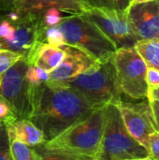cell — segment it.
<instances>
[{"label":"cell","mask_w":159,"mask_h":160,"mask_svg":"<svg viewBox=\"0 0 159 160\" xmlns=\"http://www.w3.org/2000/svg\"><path fill=\"white\" fill-rule=\"evenodd\" d=\"M29 120L44 134L45 142L97 110L63 82L48 81L30 86Z\"/></svg>","instance_id":"cell-1"},{"label":"cell","mask_w":159,"mask_h":160,"mask_svg":"<svg viewBox=\"0 0 159 160\" xmlns=\"http://www.w3.org/2000/svg\"><path fill=\"white\" fill-rule=\"evenodd\" d=\"M104 108L96 110L55 138L36 147L48 151L67 152L96 159L100 150L104 129Z\"/></svg>","instance_id":"cell-2"},{"label":"cell","mask_w":159,"mask_h":160,"mask_svg":"<svg viewBox=\"0 0 159 160\" xmlns=\"http://www.w3.org/2000/svg\"><path fill=\"white\" fill-rule=\"evenodd\" d=\"M63 83L78 92L97 109L116 104L121 100L122 94L117 86L112 57L98 61L82 73Z\"/></svg>","instance_id":"cell-3"},{"label":"cell","mask_w":159,"mask_h":160,"mask_svg":"<svg viewBox=\"0 0 159 160\" xmlns=\"http://www.w3.org/2000/svg\"><path fill=\"white\" fill-rule=\"evenodd\" d=\"M104 129L96 160H127L149 157L148 151L127 130L116 104L104 108Z\"/></svg>","instance_id":"cell-4"},{"label":"cell","mask_w":159,"mask_h":160,"mask_svg":"<svg viewBox=\"0 0 159 160\" xmlns=\"http://www.w3.org/2000/svg\"><path fill=\"white\" fill-rule=\"evenodd\" d=\"M55 26L62 32L66 44L83 51L98 61L112 57L117 50L112 40L83 14L65 17Z\"/></svg>","instance_id":"cell-5"},{"label":"cell","mask_w":159,"mask_h":160,"mask_svg":"<svg viewBox=\"0 0 159 160\" xmlns=\"http://www.w3.org/2000/svg\"><path fill=\"white\" fill-rule=\"evenodd\" d=\"M117 86L121 94L134 99H147L148 67L135 47L121 48L112 55Z\"/></svg>","instance_id":"cell-6"},{"label":"cell","mask_w":159,"mask_h":160,"mask_svg":"<svg viewBox=\"0 0 159 160\" xmlns=\"http://www.w3.org/2000/svg\"><path fill=\"white\" fill-rule=\"evenodd\" d=\"M28 64L21 59L1 76L0 97L10 106L17 119H29L30 85L25 79Z\"/></svg>","instance_id":"cell-7"},{"label":"cell","mask_w":159,"mask_h":160,"mask_svg":"<svg viewBox=\"0 0 159 160\" xmlns=\"http://www.w3.org/2000/svg\"><path fill=\"white\" fill-rule=\"evenodd\" d=\"M83 15L112 40L117 50L134 47L139 41L131 28L127 10L87 8Z\"/></svg>","instance_id":"cell-8"},{"label":"cell","mask_w":159,"mask_h":160,"mask_svg":"<svg viewBox=\"0 0 159 160\" xmlns=\"http://www.w3.org/2000/svg\"><path fill=\"white\" fill-rule=\"evenodd\" d=\"M116 105L128 133L148 151L150 135L157 131L149 100L131 103L121 99Z\"/></svg>","instance_id":"cell-9"},{"label":"cell","mask_w":159,"mask_h":160,"mask_svg":"<svg viewBox=\"0 0 159 160\" xmlns=\"http://www.w3.org/2000/svg\"><path fill=\"white\" fill-rule=\"evenodd\" d=\"M131 28L139 40L159 38V5L157 0L133 4L127 9Z\"/></svg>","instance_id":"cell-10"},{"label":"cell","mask_w":159,"mask_h":160,"mask_svg":"<svg viewBox=\"0 0 159 160\" xmlns=\"http://www.w3.org/2000/svg\"><path fill=\"white\" fill-rule=\"evenodd\" d=\"M22 18L11 22L15 31L11 38L1 39L0 49H7L21 53L24 58L38 40L39 20L37 15L22 13ZM10 22V21H9Z\"/></svg>","instance_id":"cell-11"},{"label":"cell","mask_w":159,"mask_h":160,"mask_svg":"<svg viewBox=\"0 0 159 160\" xmlns=\"http://www.w3.org/2000/svg\"><path fill=\"white\" fill-rule=\"evenodd\" d=\"M61 48L65 51V57L62 62L49 73V81L51 82H65L98 62L95 57L76 47L66 44Z\"/></svg>","instance_id":"cell-12"},{"label":"cell","mask_w":159,"mask_h":160,"mask_svg":"<svg viewBox=\"0 0 159 160\" xmlns=\"http://www.w3.org/2000/svg\"><path fill=\"white\" fill-rule=\"evenodd\" d=\"M13 8L20 13L34 15L49 8H57L68 16L83 14L87 9L82 0H15Z\"/></svg>","instance_id":"cell-13"},{"label":"cell","mask_w":159,"mask_h":160,"mask_svg":"<svg viewBox=\"0 0 159 160\" xmlns=\"http://www.w3.org/2000/svg\"><path fill=\"white\" fill-rule=\"evenodd\" d=\"M65 51L62 48L37 41L25 60L28 65H33L48 73L53 70L64 59Z\"/></svg>","instance_id":"cell-14"},{"label":"cell","mask_w":159,"mask_h":160,"mask_svg":"<svg viewBox=\"0 0 159 160\" xmlns=\"http://www.w3.org/2000/svg\"><path fill=\"white\" fill-rule=\"evenodd\" d=\"M6 126L9 142L17 141L31 147H36L45 142V137L41 129L29 119H17Z\"/></svg>","instance_id":"cell-15"},{"label":"cell","mask_w":159,"mask_h":160,"mask_svg":"<svg viewBox=\"0 0 159 160\" xmlns=\"http://www.w3.org/2000/svg\"><path fill=\"white\" fill-rule=\"evenodd\" d=\"M134 47L148 68L159 71V38L139 40Z\"/></svg>","instance_id":"cell-16"},{"label":"cell","mask_w":159,"mask_h":160,"mask_svg":"<svg viewBox=\"0 0 159 160\" xmlns=\"http://www.w3.org/2000/svg\"><path fill=\"white\" fill-rule=\"evenodd\" d=\"M10 153L12 160H39V154L34 147L17 141L10 142Z\"/></svg>","instance_id":"cell-17"},{"label":"cell","mask_w":159,"mask_h":160,"mask_svg":"<svg viewBox=\"0 0 159 160\" xmlns=\"http://www.w3.org/2000/svg\"><path fill=\"white\" fill-rule=\"evenodd\" d=\"M86 8H108L127 10L132 0H82Z\"/></svg>","instance_id":"cell-18"},{"label":"cell","mask_w":159,"mask_h":160,"mask_svg":"<svg viewBox=\"0 0 159 160\" xmlns=\"http://www.w3.org/2000/svg\"><path fill=\"white\" fill-rule=\"evenodd\" d=\"M39 154V160H96L92 158L75 155L62 151H48L38 147H34Z\"/></svg>","instance_id":"cell-19"},{"label":"cell","mask_w":159,"mask_h":160,"mask_svg":"<svg viewBox=\"0 0 159 160\" xmlns=\"http://www.w3.org/2000/svg\"><path fill=\"white\" fill-rule=\"evenodd\" d=\"M21 59H25L21 53L7 49H0V76Z\"/></svg>","instance_id":"cell-20"},{"label":"cell","mask_w":159,"mask_h":160,"mask_svg":"<svg viewBox=\"0 0 159 160\" xmlns=\"http://www.w3.org/2000/svg\"><path fill=\"white\" fill-rule=\"evenodd\" d=\"M25 79L30 86H37L50 80L49 73L33 66L28 65L25 70Z\"/></svg>","instance_id":"cell-21"},{"label":"cell","mask_w":159,"mask_h":160,"mask_svg":"<svg viewBox=\"0 0 159 160\" xmlns=\"http://www.w3.org/2000/svg\"><path fill=\"white\" fill-rule=\"evenodd\" d=\"M67 16H63V12L57 8H49L43 11L41 22H39L42 27H52L55 26Z\"/></svg>","instance_id":"cell-22"},{"label":"cell","mask_w":159,"mask_h":160,"mask_svg":"<svg viewBox=\"0 0 159 160\" xmlns=\"http://www.w3.org/2000/svg\"><path fill=\"white\" fill-rule=\"evenodd\" d=\"M0 160H12L10 142L7 133V126L0 125Z\"/></svg>","instance_id":"cell-23"},{"label":"cell","mask_w":159,"mask_h":160,"mask_svg":"<svg viewBox=\"0 0 159 160\" xmlns=\"http://www.w3.org/2000/svg\"><path fill=\"white\" fill-rule=\"evenodd\" d=\"M17 120L10 106L0 97V125H8Z\"/></svg>","instance_id":"cell-24"},{"label":"cell","mask_w":159,"mask_h":160,"mask_svg":"<svg viewBox=\"0 0 159 160\" xmlns=\"http://www.w3.org/2000/svg\"><path fill=\"white\" fill-rule=\"evenodd\" d=\"M149 157L155 160H159V132L155 131L150 135L148 144Z\"/></svg>","instance_id":"cell-25"},{"label":"cell","mask_w":159,"mask_h":160,"mask_svg":"<svg viewBox=\"0 0 159 160\" xmlns=\"http://www.w3.org/2000/svg\"><path fill=\"white\" fill-rule=\"evenodd\" d=\"M146 82H147L149 90L159 88L158 70L152 68H148L146 71Z\"/></svg>","instance_id":"cell-26"},{"label":"cell","mask_w":159,"mask_h":160,"mask_svg":"<svg viewBox=\"0 0 159 160\" xmlns=\"http://www.w3.org/2000/svg\"><path fill=\"white\" fill-rule=\"evenodd\" d=\"M15 31L14 24L8 20L1 21L0 22V39H6L12 37Z\"/></svg>","instance_id":"cell-27"},{"label":"cell","mask_w":159,"mask_h":160,"mask_svg":"<svg viewBox=\"0 0 159 160\" xmlns=\"http://www.w3.org/2000/svg\"><path fill=\"white\" fill-rule=\"evenodd\" d=\"M147 99L148 100H157V101H159V88L150 89L148 91Z\"/></svg>","instance_id":"cell-28"},{"label":"cell","mask_w":159,"mask_h":160,"mask_svg":"<svg viewBox=\"0 0 159 160\" xmlns=\"http://www.w3.org/2000/svg\"><path fill=\"white\" fill-rule=\"evenodd\" d=\"M150 106H151V109H152V112H153L155 123H156V126H157V130L159 132V110L157 108H156L154 105H152L151 103H150Z\"/></svg>","instance_id":"cell-29"},{"label":"cell","mask_w":159,"mask_h":160,"mask_svg":"<svg viewBox=\"0 0 159 160\" xmlns=\"http://www.w3.org/2000/svg\"><path fill=\"white\" fill-rule=\"evenodd\" d=\"M15 0H0V9L13 8V3Z\"/></svg>","instance_id":"cell-30"},{"label":"cell","mask_w":159,"mask_h":160,"mask_svg":"<svg viewBox=\"0 0 159 160\" xmlns=\"http://www.w3.org/2000/svg\"><path fill=\"white\" fill-rule=\"evenodd\" d=\"M155 0H132L131 1V5L133 4H140V3H146V2H152Z\"/></svg>","instance_id":"cell-31"},{"label":"cell","mask_w":159,"mask_h":160,"mask_svg":"<svg viewBox=\"0 0 159 160\" xmlns=\"http://www.w3.org/2000/svg\"><path fill=\"white\" fill-rule=\"evenodd\" d=\"M127 160H155L152 158L151 157H145V158H133V159H127Z\"/></svg>","instance_id":"cell-32"},{"label":"cell","mask_w":159,"mask_h":160,"mask_svg":"<svg viewBox=\"0 0 159 160\" xmlns=\"http://www.w3.org/2000/svg\"><path fill=\"white\" fill-rule=\"evenodd\" d=\"M149 101L152 105H154L156 108H157L159 110V101H157V100H149Z\"/></svg>","instance_id":"cell-33"},{"label":"cell","mask_w":159,"mask_h":160,"mask_svg":"<svg viewBox=\"0 0 159 160\" xmlns=\"http://www.w3.org/2000/svg\"><path fill=\"white\" fill-rule=\"evenodd\" d=\"M0 83H1V76H0Z\"/></svg>","instance_id":"cell-34"},{"label":"cell","mask_w":159,"mask_h":160,"mask_svg":"<svg viewBox=\"0 0 159 160\" xmlns=\"http://www.w3.org/2000/svg\"><path fill=\"white\" fill-rule=\"evenodd\" d=\"M157 2H158V5H159V0H157Z\"/></svg>","instance_id":"cell-35"}]
</instances>
